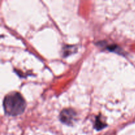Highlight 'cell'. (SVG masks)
<instances>
[{"instance_id": "obj_3", "label": "cell", "mask_w": 135, "mask_h": 135, "mask_svg": "<svg viewBox=\"0 0 135 135\" xmlns=\"http://www.w3.org/2000/svg\"><path fill=\"white\" fill-rule=\"evenodd\" d=\"M105 127V124L104 123L102 122L100 118H97L96 119V124H95V128H96L97 130H101L103 128H104Z\"/></svg>"}, {"instance_id": "obj_1", "label": "cell", "mask_w": 135, "mask_h": 135, "mask_svg": "<svg viewBox=\"0 0 135 135\" xmlns=\"http://www.w3.org/2000/svg\"><path fill=\"white\" fill-rule=\"evenodd\" d=\"M5 113L10 116L21 114L26 108V102L18 92H11L7 95L3 100Z\"/></svg>"}, {"instance_id": "obj_2", "label": "cell", "mask_w": 135, "mask_h": 135, "mask_svg": "<svg viewBox=\"0 0 135 135\" xmlns=\"http://www.w3.org/2000/svg\"><path fill=\"white\" fill-rule=\"evenodd\" d=\"M76 114L75 111L71 109H64L60 114V120L66 125H71L75 121Z\"/></svg>"}]
</instances>
